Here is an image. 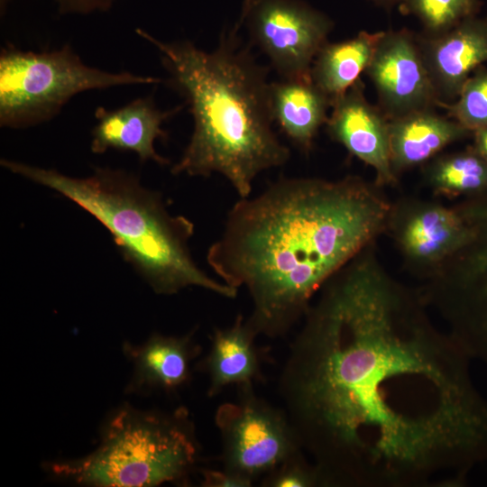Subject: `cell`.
<instances>
[{
  "label": "cell",
  "mask_w": 487,
  "mask_h": 487,
  "mask_svg": "<svg viewBox=\"0 0 487 487\" xmlns=\"http://www.w3.org/2000/svg\"><path fill=\"white\" fill-rule=\"evenodd\" d=\"M373 4L390 9L395 5H401L404 0H370Z\"/></svg>",
  "instance_id": "cell-27"
},
{
  "label": "cell",
  "mask_w": 487,
  "mask_h": 487,
  "mask_svg": "<svg viewBox=\"0 0 487 487\" xmlns=\"http://www.w3.org/2000/svg\"><path fill=\"white\" fill-rule=\"evenodd\" d=\"M440 107L468 131L487 128V70L470 76L457 98Z\"/></svg>",
  "instance_id": "cell-22"
},
{
  "label": "cell",
  "mask_w": 487,
  "mask_h": 487,
  "mask_svg": "<svg viewBox=\"0 0 487 487\" xmlns=\"http://www.w3.org/2000/svg\"><path fill=\"white\" fill-rule=\"evenodd\" d=\"M272 487H311L323 484L317 467L307 464L299 455L270 473L266 482Z\"/></svg>",
  "instance_id": "cell-23"
},
{
  "label": "cell",
  "mask_w": 487,
  "mask_h": 487,
  "mask_svg": "<svg viewBox=\"0 0 487 487\" xmlns=\"http://www.w3.org/2000/svg\"><path fill=\"white\" fill-rule=\"evenodd\" d=\"M198 455L194 427L184 409L170 413L124 404L106 420L93 451L47 462L44 470L84 486L151 487L184 481Z\"/></svg>",
  "instance_id": "cell-5"
},
{
  "label": "cell",
  "mask_w": 487,
  "mask_h": 487,
  "mask_svg": "<svg viewBox=\"0 0 487 487\" xmlns=\"http://www.w3.org/2000/svg\"><path fill=\"white\" fill-rule=\"evenodd\" d=\"M256 336L253 328L242 316H238L229 327L215 331L206 360L210 396L233 384L252 385L257 379L260 365L254 345Z\"/></svg>",
  "instance_id": "cell-17"
},
{
  "label": "cell",
  "mask_w": 487,
  "mask_h": 487,
  "mask_svg": "<svg viewBox=\"0 0 487 487\" xmlns=\"http://www.w3.org/2000/svg\"><path fill=\"white\" fill-rule=\"evenodd\" d=\"M360 78L333 101L326 123L329 135L352 155L371 166L379 184H391L396 175L390 150V120L364 96Z\"/></svg>",
  "instance_id": "cell-11"
},
{
  "label": "cell",
  "mask_w": 487,
  "mask_h": 487,
  "mask_svg": "<svg viewBox=\"0 0 487 487\" xmlns=\"http://www.w3.org/2000/svg\"><path fill=\"white\" fill-rule=\"evenodd\" d=\"M468 132L455 120L438 115L435 109L390 120L391 161L394 173L424 163Z\"/></svg>",
  "instance_id": "cell-15"
},
{
  "label": "cell",
  "mask_w": 487,
  "mask_h": 487,
  "mask_svg": "<svg viewBox=\"0 0 487 487\" xmlns=\"http://www.w3.org/2000/svg\"><path fill=\"white\" fill-rule=\"evenodd\" d=\"M433 188L446 195H456L487 188V161L476 151L440 157L427 168Z\"/></svg>",
  "instance_id": "cell-20"
},
{
  "label": "cell",
  "mask_w": 487,
  "mask_h": 487,
  "mask_svg": "<svg viewBox=\"0 0 487 487\" xmlns=\"http://www.w3.org/2000/svg\"><path fill=\"white\" fill-rule=\"evenodd\" d=\"M364 73L376 90L379 107L389 120L438 106L417 33L411 31H382Z\"/></svg>",
  "instance_id": "cell-10"
},
{
  "label": "cell",
  "mask_w": 487,
  "mask_h": 487,
  "mask_svg": "<svg viewBox=\"0 0 487 487\" xmlns=\"http://www.w3.org/2000/svg\"><path fill=\"white\" fill-rule=\"evenodd\" d=\"M10 0H0V10L3 15Z\"/></svg>",
  "instance_id": "cell-28"
},
{
  "label": "cell",
  "mask_w": 487,
  "mask_h": 487,
  "mask_svg": "<svg viewBox=\"0 0 487 487\" xmlns=\"http://www.w3.org/2000/svg\"><path fill=\"white\" fill-rule=\"evenodd\" d=\"M476 152L487 161V128L475 131Z\"/></svg>",
  "instance_id": "cell-26"
},
{
  "label": "cell",
  "mask_w": 487,
  "mask_h": 487,
  "mask_svg": "<svg viewBox=\"0 0 487 487\" xmlns=\"http://www.w3.org/2000/svg\"><path fill=\"white\" fill-rule=\"evenodd\" d=\"M181 108L161 110L152 96L138 97L113 110L99 106L95 111L97 123L92 131L91 151L96 154L109 149L133 152L142 162L168 164L156 152L154 142L167 137L162 124Z\"/></svg>",
  "instance_id": "cell-13"
},
{
  "label": "cell",
  "mask_w": 487,
  "mask_h": 487,
  "mask_svg": "<svg viewBox=\"0 0 487 487\" xmlns=\"http://www.w3.org/2000/svg\"><path fill=\"white\" fill-rule=\"evenodd\" d=\"M240 23L282 79H311L333 21L301 0H244Z\"/></svg>",
  "instance_id": "cell-9"
},
{
  "label": "cell",
  "mask_w": 487,
  "mask_h": 487,
  "mask_svg": "<svg viewBox=\"0 0 487 487\" xmlns=\"http://www.w3.org/2000/svg\"><path fill=\"white\" fill-rule=\"evenodd\" d=\"M203 486L207 487H249L252 481L236 473L224 471H202Z\"/></svg>",
  "instance_id": "cell-25"
},
{
  "label": "cell",
  "mask_w": 487,
  "mask_h": 487,
  "mask_svg": "<svg viewBox=\"0 0 487 487\" xmlns=\"http://www.w3.org/2000/svg\"><path fill=\"white\" fill-rule=\"evenodd\" d=\"M270 104L273 121L301 151L308 152L319 128L326 124L330 98L311 79L271 82Z\"/></svg>",
  "instance_id": "cell-16"
},
{
  "label": "cell",
  "mask_w": 487,
  "mask_h": 487,
  "mask_svg": "<svg viewBox=\"0 0 487 487\" xmlns=\"http://www.w3.org/2000/svg\"><path fill=\"white\" fill-rule=\"evenodd\" d=\"M423 303L362 262L305 314L280 391L324 485L463 486L487 462L472 358Z\"/></svg>",
  "instance_id": "cell-1"
},
{
  "label": "cell",
  "mask_w": 487,
  "mask_h": 487,
  "mask_svg": "<svg viewBox=\"0 0 487 487\" xmlns=\"http://www.w3.org/2000/svg\"><path fill=\"white\" fill-rule=\"evenodd\" d=\"M438 106L454 102L471 73L487 61V18L469 17L437 34L417 33Z\"/></svg>",
  "instance_id": "cell-12"
},
{
  "label": "cell",
  "mask_w": 487,
  "mask_h": 487,
  "mask_svg": "<svg viewBox=\"0 0 487 487\" xmlns=\"http://www.w3.org/2000/svg\"><path fill=\"white\" fill-rule=\"evenodd\" d=\"M1 165L62 195L97 219L113 235L124 258L161 295L198 287L234 299L238 289L207 275L194 262L188 242L194 225L172 216L161 194L143 187L134 174L96 168L85 178L2 159Z\"/></svg>",
  "instance_id": "cell-4"
},
{
  "label": "cell",
  "mask_w": 487,
  "mask_h": 487,
  "mask_svg": "<svg viewBox=\"0 0 487 487\" xmlns=\"http://www.w3.org/2000/svg\"><path fill=\"white\" fill-rule=\"evenodd\" d=\"M123 351L133 365L125 391L143 393L170 391L184 385L190 377L191 363L199 346L191 333L181 336L153 334L141 345L125 342Z\"/></svg>",
  "instance_id": "cell-14"
},
{
  "label": "cell",
  "mask_w": 487,
  "mask_h": 487,
  "mask_svg": "<svg viewBox=\"0 0 487 487\" xmlns=\"http://www.w3.org/2000/svg\"><path fill=\"white\" fill-rule=\"evenodd\" d=\"M63 14H87L109 10L115 0H54Z\"/></svg>",
  "instance_id": "cell-24"
},
{
  "label": "cell",
  "mask_w": 487,
  "mask_h": 487,
  "mask_svg": "<svg viewBox=\"0 0 487 487\" xmlns=\"http://www.w3.org/2000/svg\"><path fill=\"white\" fill-rule=\"evenodd\" d=\"M382 32V31H381ZM381 32H359L337 42L327 41L317 54L310 70L313 83L333 103L354 86L368 68Z\"/></svg>",
  "instance_id": "cell-19"
},
{
  "label": "cell",
  "mask_w": 487,
  "mask_h": 487,
  "mask_svg": "<svg viewBox=\"0 0 487 487\" xmlns=\"http://www.w3.org/2000/svg\"><path fill=\"white\" fill-rule=\"evenodd\" d=\"M459 212L468 237L451 256L464 258V266L436 269L423 298L440 310L470 357L487 364V202Z\"/></svg>",
  "instance_id": "cell-7"
},
{
  "label": "cell",
  "mask_w": 487,
  "mask_h": 487,
  "mask_svg": "<svg viewBox=\"0 0 487 487\" xmlns=\"http://www.w3.org/2000/svg\"><path fill=\"white\" fill-rule=\"evenodd\" d=\"M136 32L157 49L170 85L186 98L193 117L190 140L171 173L219 174L240 198L250 197L260 173L290 157L272 128L266 69L240 43L236 29L212 51L188 41H161L142 29Z\"/></svg>",
  "instance_id": "cell-3"
},
{
  "label": "cell",
  "mask_w": 487,
  "mask_h": 487,
  "mask_svg": "<svg viewBox=\"0 0 487 487\" xmlns=\"http://www.w3.org/2000/svg\"><path fill=\"white\" fill-rule=\"evenodd\" d=\"M251 386H241L239 400L222 404L215 419L225 470L253 482L299 455L301 446L286 413L257 398Z\"/></svg>",
  "instance_id": "cell-8"
},
{
  "label": "cell",
  "mask_w": 487,
  "mask_h": 487,
  "mask_svg": "<svg viewBox=\"0 0 487 487\" xmlns=\"http://www.w3.org/2000/svg\"><path fill=\"white\" fill-rule=\"evenodd\" d=\"M467 225L459 210L425 207L411 216L400 234L404 251L425 263L441 262L465 243Z\"/></svg>",
  "instance_id": "cell-18"
},
{
  "label": "cell",
  "mask_w": 487,
  "mask_h": 487,
  "mask_svg": "<svg viewBox=\"0 0 487 487\" xmlns=\"http://www.w3.org/2000/svg\"><path fill=\"white\" fill-rule=\"evenodd\" d=\"M160 81L90 67L69 45L38 52L7 46L0 53V125L20 129L47 122L85 91Z\"/></svg>",
  "instance_id": "cell-6"
},
{
  "label": "cell",
  "mask_w": 487,
  "mask_h": 487,
  "mask_svg": "<svg viewBox=\"0 0 487 487\" xmlns=\"http://www.w3.org/2000/svg\"><path fill=\"white\" fill-rule=\"evenodd\" d=\"M391 207L372 186L281 179L229 210L207 259L227 285L247 289V320L257 335L285 334L304 317L314 294L382 229Z\"/></svg>",
  "instance_id": "cell-2"
},
{
  "label": "cell",
  "mask_w": 487,
  "mask_h": 487,
  "mask_svg": "<svg viewBox=\"0 0 487 487\" xmlns=\"http://www.w3.org/2000/svg\"><path fill=\"white\" fill-rule=\"evenodd\" d=\"M479 0H404L400 9L415 15L426 35H437L474 16Z\"/></svg>",
  "instance_id": "cell-21"
}]
</instances>
